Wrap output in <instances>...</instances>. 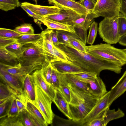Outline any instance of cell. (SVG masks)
<instances>
[{"label":"cell","instance_id":"1","mask_svg":"<svg viewBox=\"0 0 126 126\" xmlns=\"http://www.w3.org/2000/svg\"><path fill=\"white\" fill-rule=\"evenodd\" d=\"M56 46L65 53L68 62L80 67L84 71L94 73L98 76L104 70L110 71L117 74L121 72L122 67L119 65L96 58L87 53L81 51L70 45L60 43Z\"/></svg>","mask_w":126,"mask_h":126},{"label":"cell","instance_id":"2","mask_svg":"<svg viewBox=\"0 0 126 126\" xmlns=\"http://www.w3.org/2000/svg\"><path fill=\"white\" fill-rule=\"evenodd\" d=\"M68 84L71 95L69 104L72 120L79 122L88 114L99 99Z\"/></svg>","mask_w":126,"mask_h":126},{"label":"cell","instance_id":"3","mask_svg":"<svg viewBox=\"0 0 126 126\" xmlns=\"http://www.w3.org/2000/svg\"><path fill=\"white\" fill-rule=\"evenodd\" d=\"M15 54L21 66L34 65L42 67L50 63L44 49L43 37L36 43L24 45Z\"/></svg>","mask_w":126,"mask_h":126},{"label":"cell","instance_id":"4","mask_svg":"<svg viewBox=\"0 0 126 126\" xmlns=\"http://www.w3.org/2000/svg\"><path fill=\"white\" fill-rule=\"evenodd\" d=\"M87 53L99 59L114 63L122 67L126 64V53L108 43L86 46Z\"/></svg>","mask_w":126,"mask_h":126},{"label":"cell","instance_id":"5","mask_svg":"<svg viewBox=\"0 0 126 126\" xmlns=\"http://www.w3.org/2000/svg\"><path fill=\"white\" fill-rule=\"evenodd\" d=\"M118 16L105 18L99 23V34L103 41L107 43L116 44L118 42L120 38L118 30Z\"/></svg>","mask_w":126,"mask_h":126},{"label":"cell","instance_id":"6","mask_svg":"<svg viewBox=\"0 0 126 126\" xmlns=\"http://www.w3.org/2000/svg\"><path fill=\"white\" fill-rule=\"evenodd\" d=\"M36 96L32 102L43 115L48 125L51 124L55 114L52 110V100L39 87L35 85Z\"/></svg>","mask_w":126,"mask_h":126},{"label":"cell","instance_id":"7","mask_svg":"<svg viewBox=\"0 0 126 126\" xmlns=\"http://www.w3.org/2000/svg\"><path fill=\"white\" fill-rule=\"evenodd\" d=\"M121 6L120 0H97L92 12L98 17L113 18L118 16Z\"/></svg>","mask_w":126,"mask_h":126},{"label":"cell","instance_id":"8","mask_svg":"<svg viewBox=\"0 0 126 126\" xmlns=\"http://www.w3.org/2000/svg\"><path fill=\"white\" fill-rule=\"evenodd\" d=\"M125 113L120 108L115 111L108 108L96 118L87 123L86 126H106L111 121L123 117Z\"/></svg>","mask_w":126,"mask_h":126},{"label":"cell","instance_id":"9","mask_svg":"<svg viewBox=\"0 0 126 126\" xmlns=\"http://www.w3.org/2000/svg\"><path fill=\"white\" fill-rule=\"evenodd\" d=\"M110 94V91L99 99L88 114L79 122L81 126H85L86 124L96 118L103 111L109 108V101Z\"/></svg>","mask_w":126,"mask_h":126},{"label":"cell","instance_id":"10","mask_svg":"<svg viewBox=\"0 0 126 126\" xmlns=\"http://www.w3.org/2000/svg\"><path fill=\"white\" fill-rule=\"evenodd\" d=\"M79 79L87 84L89 93L96 97L100 99L108 92L105 84L99 76L93 79Z\"/></svg>","mask_w":126,"mask_h":126},{"label":"cell","instance_id":"11","mask_svg":"<svg viewBox=\"0 0 126 126\" xmlns=\"http://www.w3.org/2000/svg\"><path fill=\"white\" fill-rule=\"evenodd\" d=\"M49 4L56 5L62 9L69 10L80 15L87 14L90 12L77 1L71 0H48Z\"/></svg>","mask_w":126,"mask_h":126},{"label":"cell","instance_id":"12","mask_svg":"<svg viewBox=\"0 0 126 126\" xmlns=\"http://www.w3.org/2000/svg\"><path fill=\"white\" fill-rule=\"evenodd\" d=\"M80 15L73 11L62 9L59 13L44 16L47 18L71 25L72 22L80 17Z\"/></svg>","mask_w":126,"mask_h":126},{"label":"cell","instance_id":"13","mask_svg":"<svg viewBox=\"0 0 126 126\" xmlns=\"http://www.w3.org/2000/svg\"><path fill=\"white\" fill-rule=\"evenodd\" d=\"M18 79L22 84L23 94L29 100L33 102L35 99L36 92L33 75L28 74Z\"/></svg>","mask_w":126,"mask_h":126},{"label":"cell","instance_id":"14","mask_svg":"<svg viewBox=\"0 0 126 126\" xmlns=\"http://www.w3.org/2000/svg\"><path fill=\"white\" fill-rule=\"evenodd\" d=\"M0 77L2 82L8 86L18 94L24 95L22 84L18 79L7 72L1 66L0 67Z\"/></svg>","mask_w":126,"mask_h":126},{"label":"cell","instance_id":"15","mask_svg":"<svg viewBox=\"0 0 126 126\" xmlns=\"http://www.w3.org/2000/svg\"><path fill=\"white\" fill-rule=\"evenodd\" d=\"M0 66L3 68L7 72L17 78H19L30 74L33 71L40 70L41 66L34 65L28 66H21L20 65L11 66L0 63Z\"/></svg>","mask_w":126,"mask_h":126},{"label":"cell","instance_id":"16","mask_svg":"<svg viewBox=\"0 0 126 126\" xmlns=\"http://www.w3.org/2000/svg\"><path fill=\"white\" fill-rule=\"evenodd\" d=\"M21 4L34 13L42 17L59 13L62 9L56 5L44 6L34 4L26 2H22Z\"/></svg>","mask_w":126,"mask_h":126},{"label":"cell","instance_id":"17","mask_svg":"<svg viewBox=\"0 0 126 126\" xmlns=\"http://www.w3.org/2000/svg\"><path fill=\"white\" fill-rule=\"evenodd\" d=\"M26 109L29 113L34 126H48L41 113L32 101L29 100L27 101Z\"/></svg>","mask_w":126,"mask_h":126},{"label":"cell","instance_id":"18","mask_svg":"<svg viewBox=\"0 0 126 126\" xmlns=\"http://www.w3.org/2000/svg\"><path fill=\"white\" fill-rule=\"evenodd\" d=\"M35 84L39 87L53 100L55 95V89L45 80L41 74L40 70H36L32 74Z\"/></svg>","mask_w":126,"mask_h":126},{"label":"cell","instance_id":"19","mask_svg":"<svg viewBox=\"0 0 126 126\" xmlns=\"http://www.w3.org/2000/svg\"><path fill=\"white\" fill-rule=\"evenodd\" d=\"M51 63L54 69L61 74H72L84 71L80 67L69 62L56 61Z\"/></svg>","mask_w":126,"mask_h":126},{"label":"cell","instance_id":"20","mask_svg":"<svg viewBox=\"0 0 126 126\" xmlns=\"http://www.w3.org/2000/svg\"><path fill=\"white\" fill-rule=\"evenodd\" d=\"M53 30L48 28L44 31L43 47L47 59L50 63L59 61L55 56L51 36Z\"/></svg>","mask_w":126,"mask_h":126},{"label":"cell","instance_id":"21","mask_svg":"<svg viewBox=\"0 0 126 126\" xmlns=\"http://www.w3.org/2000/svg\"><path fill=\"white\" fill-rule=\"evenodd\" d=\"M110 91L109 101V107L114 101L126 91V70Z\"/></svg>","mask_w":126,"mask_h":126},{"label":"cell","instance_id":"22","mask_svg":"<svg viewBox=\"0 0 126 126\" xmlns=\"http://www.w3.org/2000/svg\"><path fill=\"white\" fill-rule=\"evenodd\" d=\"M53 101L59 110L68 119L72 120L69 103L58 89H55V95Z\"/></svg>","mask_w":126,"mask_h":126},{"label":"cell","instance_id":"23","mask_svg":"<svg viewBox=\"0 0 126 126\" xmlns=\"http://www.w3.org/2000/svg\"><path fill=\"white\" fill-rule=\"evenodd\" d=\"M40 21L42 23L49 29L65 31L73 33L75 32L73 26L69 24L53 21L43 17H42Z\"/></svg>","mask_w":126,"mask_h":126},{"label":"cell","instance_id":"24","mask_svg":"<svg viewBox=\"0 0 126 126\" xmlns=\"http://www.w3.org/2000/svg\"><path fill=\"white\" fill-rule=\"evenodd\" d=\"M0 63L11 66L20 65L15 54L5 48H0Z\"/></svg>","mask_w":126,"mask_h":126},{"label":"cell","instance_id":"25","mask_svg":"<svg viewBox=\"0 0 126 126\" xmlns=\"http://www.w3.org/2000/svg\"><path fill=\"white\" fill-rule=\"evenodd\" d=\"M98 17H99L96 14L90 12L86 15H81L80 17L73 21L71 25L81 26L87 30L94 21V19Z\"/></svg>","mask_w":126,"mask_h":126},{"label":"cell","instance_id":"26","mask_svg":"<svg viewBox=\"0 0 126 126\" xmlns=\"http://www.w3.org/2000/svg\"><path fill=\"white\" fill-rule=\"evenodd\" d=\"M64 75L69 84L75 87L90 94L86 83L81 81L71 74H65Z\"/></svg>","mask_w":126,"mask_h":126},{"label":"cell","instance_id":"27","mask_svg":"<svg viewBox=\"0 0 126 126\" xmlns=\"http://www.w3.org/2000/svg\"><path fill=\"white\" fill-rule=\"evenodd\" d=\"M0 99L10 96L20 99L25 96L24 95L18 94L9 86L3 82H0Z\"/></svg>","mask_w":126,"mask_h":126},{"label":"cell","instance_id":"28","mask_svg":"<svg viewBox=\"0 0 126 126\" xmlns=\"http://www.w3.org/2000/svg\"><path fill=\"white\" fill-rule=\"evenodd\" d=\"M58 73L60 80V87L58 90L69 103L70 100L71 95L68 83L65 77L64 74L58 72Z\"/></svg>","mask_w":126,"mask_h":126},{"label":"cell","instance_id":"29","mask_svg":"<svg viewBox=\"0 0 126 126\" xmlns=\"http://www.w3.org/2000/svg\"><path fill=\"white\" fill-rule=\"evenodd\" d=\"M44 31L40 33L23 35L17 39V42L23 44L36 43L43 38Z\"/></svg>","mask_w":126,"mask_h":126},{"label":"cell","instance_id":"30","mask_svg":"<svg viewBox=\"0 0 126 126\" xmlns=\"http://www.w3.org/2000/svg\"><path fill=\"white\" fill-rule=\"evenodd\" d=\"M58 40L60 43L68 45L71 39L79 38L75 33L67 31L56 30Z\"/></svg>","mask_w":126,"mask_h":126},{"label":"cell","instance_id":"31","mask_svg":"<svg viewBox=\"0 0 126 126\" xmlns=\"http://www.w3.org/2000/svg\"><path fill=\"white\" fill-rule=\"evenodd\" d=\"M0 119V126H23L18 115L14 117L7 116Z\"/></svg>","mask_w":126,"mask_h":126},{"label":"cell","instance_id":"32","mask_svg":"<svg viewBox=\"0 0 126 126\" xmlns=\"http://www.w3.org/2000/svg\"><path fill=\"white\" fill-rule=\"evenodd\" d=\"M18 0H0V9L7 11L15 9L20 6Z\"/></svg>","mask_w":126,"mask_h":126},{"label":"cell","instance_id":"33","mask_svg":"<svg viewBox=\"0 0 126 126\" xmlns=\"http://www.w3.org/2000/svg\"><path fill=\"white\" fill-rule=\"evenodd\" d=\"M57 126H80L79 122L73 121L72 120H66L61 118L58 116L55 115L53 119L52 124Z\"/></svg>","mask_w":126,"mask_h":126},{"label":"cell","instance_id":"34","mask_svg":"<svg viewBox=\"0 0 126 126\" xmlns=\"http://www.w3.org/2000/svg\"><path fill=\"white\" fill-rule=\"evenodd\" d=\"M98 29L97 23L94 21H93L89 28L86 41L87 43L91 45L93 44L97 36Z\"/></svg>","mask_w":126,"mask_h":126},{"label":"cell","instance_id":"35","mask_svg":"<svg viewBox=\"0 0 126 126\" xmlns=\"http://www.w3.org/2000/svg\"><path fill=\"white\" fill-rule=\"evenodd\" d=\"M23 34H21L14 30L4 28H0V37L17 39Z\"/></svg>","mask_w":126,"mask_h":126},{"label":"cell","instance_id":"36","mask_svg":"<svg viewBox=\"0 0 126 126\" xmlns=\"http://www.w3.org/2000/svg\"><path fill=\"white\" fill-rule=\"evenodd\" d=\"M18 33L23 35L34 34V30L32 24L24 23L15 28L14 30Z\"/></svg>","mask_w":126,"mask_h":126},{"label":"cell","instance_id":"37","mask_svg":"<svg viewBox=\"0 0 126 126\" xmlns=\"http://www.w3.org/2000/svg\"><path fill=\"white\" fill-rule=\"evenodd\" d=\"M18 116L23 126H34L29 113L26 109L19 112Z\"/></svg>","mask_w":126,"mask_h":126},{"label":"cell","instance_id":"38","mask_svg":"<svg viewBox=\"0 0 126 126\" xmlns=\"http://www.w3.org/2000/svg\"><path fill=\"white\" fill-rule=\"evenodd\" d=\"M118 24L119 33L121 37L126 34V18L121 13L118 16Z\"/></svg>","mask_w":126,"mask_h":126},{"label":"cell","instance_id":"39","mask_svg":"<svg viewBox=\"0 0 126 126\" xmlns=\"http://www.w3.org/2000/svg\"><path fill=\"white\" fill-rule=\"evenodd\" d=\"M73 26L78 37L86 44L87 38V30L79 25H74Z\"/></svg>","mask_w":126,"mask_h":126},{"label":"cell","instance_id":"40","mask_svg":"<svg viewBox=\"0 0 126 126\" xmlns=\"http://www.w3.org/2000/svg\"><path fill=\"white\" fill-rule=\"evenodd\" d=\"M68 45L72 46L81 51L87 53L86 44L79 38L71 39Z\"/></svg>","mask_w":126,"mask_h":126},{"label":"cell","instance_id":"41","mask_svg":"<svg viewBox=\"0 0 126 126\" xmlns=\"http://www.w3.org/2000/svg\"><path fill=\"white\" fill-rule=\"evenodd\" d=\"M40 71L42 76L45 80L50 84V81L52 71V67L51 63L46 66L42 67Z\"/></svg>","mask_w":126,"mask_h":126},{"label":"cell","instance_id":"42","mask_svg":"<svg viewBox=\"0 0 126 126\" xmlns=\"http://www.w3.org/2000/svg\"><path fill=\"white\" fill-rule=\"evenodd\" d=\"M71 74L78 79H93L98 76L94 73L87 71H83Z\"/></svg>","mask_w":126,"mask_h":126},{"label":"cell","instance_id":"43","mask_svg":"<svg viewBox=\"0 0 126 126\" xmlns=\"http://www.w3.org/2000/svg\"><path fill=\"white\" fill-rule=\"evenodd\" d=\"M50 84L55 89H59L60 88V80L58 73L52 67Z\"/></svg>","mask_w":126,"mask_h":126},{"label":"cell","instance_id":"44","mask_svg":"<svg viewBox=\"0 0 126 126\" xmlns=\"http://www.w3.org/2000/svg\"><path fill=\"white\" fill-rule=\"evenodd\" d=\"M16 97H14L12 99L7 116L14 117L18 115L19 112L16 101Z\"/></svg>","mask_w":126,"mask_h":126},{"label":"cell","instance_id":"45","mask_svg":"<svg viewBox=\"0 0 126 126\" xmlns=\"http://www.w3.org/2000/svg\"><path fill=\"white\" fill-rule=\"evenodd\" d=\"M12 99L0 105V118L7 116Z\"/></svg>","mask_w":126,"mask_h":126},{"label":"cell","instance_id":"46","mask_svg":"<svg viewBox=\"0 0 126 126\" xmlns=\"http://www.w3.org/2000/svg\"><path fill=\"white\" fill-rule=\"evenodd\" d=\"M20 6L30 16L32 17L34 19V21L39 26H41L42 23L40 21V19L42 17L39 16L31 11L25 6L21 4Z\"/></svg>","mask_w":126,"mask_h":126},{"label":"cell","instance_id":"47","mask_svg":"<svg viewBox=\"0 0 126 126\" xmlns=\"http://www.w3.org/2000/svg\"><path fill=\"white\" fill-rule=\"evenodd\" d=\"M53 47L54 55L58 59L59 61L64 62H68L66 56L64 52L57 46L54 45Z\"/></svg>","mask_w":126,"mask_h":126},{"label":"cell","instance_id":"48","mask_svg":"<svg viewBox=\"0 0 126 126\" xmlns=\"http://www.w3.org/2000/svg\"><path fill=\"white\" fill-rule=\"evenodd\" d=\"M24 45L25 44L16 42L7 46L5 48L10 52L15 54L20 49L22 46Z\"/></svg>","mask_w":126,"mask_h":126},{"label":"cell","instance_id":"49","mask_svg":"<svg viewBox=\"0 0 126 126\" xmlns=\"http://www.w3.org/2000/svg\"><path fill=\"white\" fill-rule=\"evenodd\" d=\"M77 2L90 12H92L95 5V3L93 0H80Z\"/></svg>","mask_w":126,"mask_h":126},{"label":"cell","instance_id":"50","mask_svg":"<svg viewBox=\"0 0 126 126\" xmlns=\"http://www.w3.org/2000/svg\"><path fill=\"white\" fill-rule=\"evenodd\" d=\"M16 42L17 39L0 37V48H5L8 46Z\"/></svg>","mask_w":126,"mask_h":126},{"label":"cell","instance_id":"51","mask_svg":"<svg viewBox=\"0 0 126 126\" xmlns=\"http://www.w3.org/2000/svg\"><path fill=\"white\" fill-rule=\"evenodd\" d=\"M52 39L53 44L56 46H58L60 43L58 39L57 34L53 30L51 32Z\"/></svg>","mask_w":126,"mask_h":126},{"label":"cell","instance_id":"52","mask_svg":"<svg viewBox=\"0 0 126 126\" xmlns=\"http://www.w3.org/2000/svg\"><path fill=\"white\" fill-rule=\"evenodd\" d=\"M121 6L120 12L126 16V0H120Z\"/></svg>","mask_w":126,"mask_h":126},{"label":"cell","instance_id":"53","mask_svg":"<svg viewBox=\"0 0 126 126\" xmlns=\"http://www.w3.org/2000/svg\"><path fill=\"white\" fill-rule=\"evenodd\" d=\"M118 43L122 45L126 46V34L120 37Z\"/></svg>","mask_w":126,"mask_h":126},{"label":"cell","instance_id":"54","mask_svg":"<svg viewBox=\"0 0 126 126\" xmlns=\"http://www.w3.org/2000/svg\"><path fill=\"white\" fill-rule=\"evenodd\" d=\"M94 3L95 4L97 0H93Z\"/></svg>","mask_w":126,"mask_h":126},{"label":"cell","instance_id":"55","mask_svg":"<svg viewBox=\"0 0 126 126\" xmlns=\"http://www.w3.org/2000/svg\"><path fill=\"white\" fill-rule=\"evenodd\" d=\"M34 1L36 2V4H37V1L38 0H33Z\"/></svg>","mask_w":126,"mask_h":126},{"label":"cell","instance_id":"56","mask_svg":"<svg viewBox=\"0 0 126 126\" xmlns=\"http://www.w3.org/2000/svg\"><path fill=\"white\" fill-rule=\"evenodd\" d=\"M124 51L126 53V48L123 49Z\"/></svg>","mask_w":126,"mask_h":126},{"label":"cell","instance_id":"57","mask_svg":"<svg viewBox=\"0 0 126 126\" xmlns=\"http://www.w3.org/2000/svg\"><path fill=\"white\" fill-rule=\"evenodd\" d=\"M73 0L74 1H75L76 0Z\"/></svg>","mask_w":126,"mask_h":126},{"label":"cell","instance_id":"58","mask_svg":"<svg viewBox=\"0 0 126 126\" xmlns=\"http://www.w3.org/2000/svg\"></svg>","mask_w":126,"mask_h":126}]
</instances>
